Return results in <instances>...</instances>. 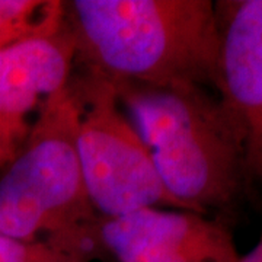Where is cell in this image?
<instances>
[{
  "label": "cell",
  "mask_w": 262,
  "mask_h": 262,
  "mask_svg": "<svg viewBox=\"0 0 262 262\" xmlns=\"http://www.w3.org/2000/svg\"><path fill=\"white\" fill-rule=\"evenodd\" d=\"M0 262H84L42 242H24L0 234Z\"/></svg>",
  "instance_id": "cell-9"
},
{
  "label": "cell",
  "mask_w": 262,
  "mask_h": 262,
  "mask_svg": "<svg viewBox=\"0 0 262 262\" xmlns=\"http://www.w3.org/2000/svg\"><path fill=\"white\" fill-rule=\"evenodd\" d=\"M99 222L84 185L75 103L66 84L44 105L0 178V234L42 242L84 261L101 244Z\"/></svg>",
  "instance_id": "cell-3"
},
{
  "label": "cell",
  "mask_w": 262,
  "mask_h": 262,
  "mask_svg": "<svg viewBox=\"0 0 262 262\" xmlns=\"http://www.w3.org/2000/svg\"><path fill=\"white\" fill-rule=\"evenodd\" d=\"M76 58L113 82L214 88L220 35L211 0H70Z\"/></svg>",
  "instance_id": "cell-1"
},
{
  "label": "cell",
  "mask_w": 262,
  "mask_h": 262,
  "mask_svg": "<svg viewBox=\"0 0 262 262\" xmlns=\"http://www.w3.org/2000/svg\"><path fill=\"white\" fill-rule=\"evenodd\" d=\"M113 83L163 185L184 210L206 215L234 204L246 182L244 146L217 95L198 84Z\"/></svg>",
  "instance_id": "cell-2"
},
{
  "label": "cell",
  "mask_w": 262,
  "mask_h": 262,
  "mask_svg": "<svg viewBox=\"0 0 262 262\" xmlns=\"http://www.w3.org/2000/svg\"><path fill=\"white\" fill-rule=\"evenodd\" d=\"M76 46L67 28L0 51V169L25 146L44 105L69 83Z\"/></svg>",
  "instance_id": "cell-7"
},
{
  "label": "cell",
  "mask_w": 262,
  "mask_h": 262,
  "mask_svg": "<svg viewBox=\"0 0 262 262\" xmlns=\"http://www.w3.org/2000/svg\"><path fill=\"white\" fill-rule=\"evenodd\" d=\"M64 28V2L0 0V51Z\"/></svg>",
  "instance_id": "cell-8"
},
{
  "label": "cell",
  "mask_w": 262,
  "mask_h": 262,
  "mask_svg": "<svg viewBox=\"0 0 262 262\" xmlns=\"http://www.w3.org/2000/svg\"><path fill=\"white\" fill-rule=\"evenodd\" d=\"M76 111V149L91 203L101 217L146 207L184 210L165 188L114 83L83 66L67 83Z\"/></svg>",
  "instance_id": "cell-4"
},
{
  "label": "cell",
  "mask_w": 262,
  "mask_h": 262,
  "mask_svg": "<svg viewBox=\"0 0 262 262\" xmlns=\"http://www.w3.org/2000/svg\"><path fill=\"white\" fill-rule=\"evenodd\" d=\"M99 242L118 262H236L225 225L187 210L146 207L101 217Z\"/></svg>",
  "instance_id": "cell-6"
},
{
  "label": "cell",
  "mask_w": 262,
  "mask_h": 262,
  "mask_svg": "<svg viewBox=\"0 0 262 262\" xmlns=\"http://www.w3.org/2000/svg\"><path fill=\"white\" fill-rule=\"evenodd\" d=\"M236 262H262V236L259 242L255 245L246 255L239 256Z\"/></svg>",
  "instance_id": "cell-10"
},
{
  "label": "cell",
  "mask_w": 262,
  "mask_h": 262,
  "mask_svg": "<svg viewBox=\"0 0 262 262\" xmlns=\"http://www.w3.org/2000/svg\"><path fill=\"white\" fill-rule=\"evenodd\" d=\"M215 92L244 146L246 182L262 188V0L217 2Z\"/></svg>",
  "instance_id": "cell-5"
}]
</instances>
